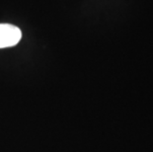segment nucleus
<instances>
[{
	"label": "nucleus",
	"instance_id": "nucleus-1",
	"mask_svg": "<svg viewBox=\"0 0 153 152\" xmlns=\"http://www.w3.org/2000/svg\"><path fill=\"white\" fill-rule=\"evenodd\" d=\"M22 38V32L12 24H0V48L16 46Z\"/></svg>",
	"mask_w": 153,
	"mask_h": 152
}]
</instances>
